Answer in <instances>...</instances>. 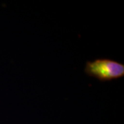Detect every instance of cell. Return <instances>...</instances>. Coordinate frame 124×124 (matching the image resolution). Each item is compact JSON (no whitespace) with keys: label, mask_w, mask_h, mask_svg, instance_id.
I'll use <instances>...</instances> for the list:
<instances>
[{"label":"cell","mask_w":124,"mask_h":124,"mask_svg":"<svg viewBox=\"0 0 124 124\" xmlns=\"http://www.w3.org/2000/svg\"><path fill=\"white\" fill-rule=\"evenodd\" d=\"M84 72L100 81H110L124 77V65L109 59H97L86 62Z\"/></svg>","instance_id":"cell-1"}]
</instances>
